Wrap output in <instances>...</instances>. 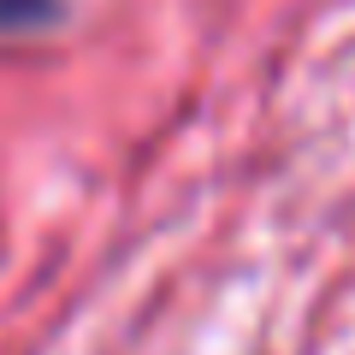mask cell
Returning a JSON list of instances; mask_svg holds the SVG:
<instances>
[{
	"mask_svg": "<svg viewBox=\"0 0 355 355\" xmlns=\"http://www.w3.org/2000/svg\"><path fill=\"white\" fill-rule=\"evenodd\" d=\"M60 12V0H0V30H36Z\"/></svg>",
	"mask_w": 355,
	"mask_h": 355,
	"instance_id": "6da1fadb",
	"label": "cell"
}]
</instances>
